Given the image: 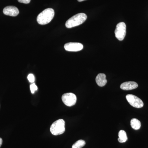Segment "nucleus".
<instances>
[{"label": "nucleus", "mask_w": 148, "mask_h": 148, "mask_svg": "<svg viewBox=\"0 0 148 148\" xmlns=\"http://www.w3.org/2000/svg\"><path fill=\"white\" fill-rule=\"evenodd\" d=\"M3 12L5 15L16 16L19 14V10L16 7L14 6H8L4 8Z\"/></svg>", "instance_id": "6e6552de"}, {"label": "nucleus", "mask_w": 148, "mask_h": 148, "mask_svg": "<svg viewBox=\"0 0 148 148\" xmlns=\"http://www.w3.org/2000/svg\"><path fill=\"white\" fill-rule=\"evenodd\" d=\"M138 84L134 82H127L122 84L120 86L121 89L123 90H131L138 88Z\"/></svg>", "instance_id": "1a4fd4ad"}, {"label": "nucleus", "mask_w": 148, "mask_h": 148, "mask_svg": "<svg viewBox=\"0 0 148 148\" xmlns=\"http://www.w3.org/2000/svg\"><path fill=\"white\" fill-rule=\"evenodd\" d=\"M79 2H82L83 1H85V0H77Z\"/></svg>", "instance_id": "a211bd4d"}, {"label": "nucleus", "mask_w": 148, "mask_h": 148, "mask_svg": "<svg viewBox=\"0 0 148 148\" xmlns=\"http://www.w3.org/2000/svg\"><path fill=\"white\" fill-rule=\"evenodd\" d=\"M86 145L85 142L83 140H78L72 146V148H82Z\"/></svg>", "instance_id": "ddd939ff"}, {"label": "nucleus", "mask_w": 148, "mask_h": 148, "mask_svg": "<svg viewBox=\"0 0 148 148\" xmlns=\"http://www.w3.org/2000/svg\"><path fill=\"white\" fill-rule=\"evenodd\" d=\"M96 83L99 86L103 87L106 85L107 83V80L106 79V75L105 74L100 73L98 74L95 79Z\"/></svg>", "instance_id": "9d476101"}, {"label": "nucleus", "mask_w": 148, "mask_h": 148, "mask_svg": "<svg viewBox=\"0 0 148 148\" xmlns=\"http://www.w3.org/2000/svg\"><path fill=\"white\" fill-rule=\"evenodd\" d=\"M66 50L69 51H78L82 50L83 45L78 42H69L64 45Z\"/></svg>", "instance_id": "0eeeda50"}, {"label": "nucleus", "mask_w": 148, "mask_h": 148, "mask_svg": "<svg viewBox=\"0 0 148 148\" xmlns=\"http://www.w3.org/2000/svg\"><path fill=\"white\" fill-rule=\"evenodd\" d=\"M62 100L66 106L71 107L76 103L77 97L76 95L72 92H68L63 94Z\"/></svg>", "instance_id": "39448f33"}, {"label": "nucleus", "mask_w": 148, "mask_h": 148, "mask_svg": "<svg viewBox=\"0 0 148 148\" xmlns=\"http://www.w3.org/2000/svg\"><path fill=\"white\" fill-rule=\"evenodd\" d=\"M18 2L28 4L31 1V0H18Z\"/></svg>", "instance_id": "dca6fc26"}, {"label": "nucleus", "mask_w": 148, "mask_h": 148, "mask_svg": "<svg viewBox=\"0 0 148 148\" xmlns=\"http://www.w3.org/2000/svg\"><path fill=\"white\" fill-rule=\"evenodd\" d=\"M126 98L129 104L134 108H140L144 106L143 101L135 95L128 94L126 95Z\"/></svg>", "instance_id": "423d86ee"}, {"label": "nucleus", "mask_w": 148, "mask_h": 148, "mask_svg": "<svg viewBox=\"0 0 148 148\" xmlns=\"http://www.w3.org/2000/svg\"><path fill=\"white\" fill-rule=\"evenodd\" d=\"M119 142L120 143H124L127 141V137L126 132L123 130H121L119 132Z\"/></svg>", "instance_id": "9b49d317"}, {"label": "nucleus", "mask_w": 148, "mask_h": 148, "mask_svg": "<svg viewBox=\"0 0 148 148\" xmlns=\"http://www.w3.org/2000/svg\"><path fill=\"white\" fill-rule=\"evenodd\" d=\"M130 125L133 129L135 130H139L141 127V122L136 119H132L130 121Z\"/></svg>", "instance_id": "f8f14e48"}, {"label": "nucleus", "mask_w": 148, "mask_h": 148, "mask_svg": "<svg viewBox=\"0 0 148 148\" xmlns=\"http://www.w3.org/2000/svg\"><path fill=\"white\" fill-rule=\"evenodd\" d=\"M65 121L62 119H58L53 123L50 127V132L53 135L63 134L65 131Z\"/></svg>", "instance_id": "7ed1b4c3"}, {"label": "nucleus", "mask_w": 148, "mask_h": 148, "mask_svg": "<svg viewBox=\"0 0 148 148\" xmlns=\"http://www.w3.org/2000/svg\"><path fill=\"white\" fill-rule=\"evenodd\" d=\"M28 79L30 82L33 83L34 82L35 77L34 76V75L32 74H29V75L28 76Z\"/></svg>", "instance_id": "2eb2a0df"}, {"label": "nucleus", "mask_w": 148, "mask_h": 148, "mask_svg": "<svg viewBox=\"0 0 148 148\" xmlns=\"http://www.w3.org/2000/svg\"><path fill=\"white\" fill-rule=\"evenodd\" d=\"M54 16V11L53 9H46L38 15L37 22L40 25H45L52 20Z\"/></svg>", "instance_id": "f257e3e1"}, {"label": "nucleus", "mask_w": 148, "mask_h": 148, "mask_svg": "<svg viewBox=\"0 0 148 148\" xmlns=\"http://www.w3.org/2000/svg\"><path fill=\"white\" fill-rule=\"evenodd\" d=\"M126 32V26L123 22H120L117 24L115 30V35L117 39L122 41L124 39Z\"/></svg>", "instance_id": "20e7f679"}, {"label": "nucleus", "mask_w": 148, "mask_h": 148, "mask_svg": "<svg viewBox=\"0 0 148 148\" xmlns=\"http://www.w3.org/2000/svg\"><path fill=\"white\" fill-rule=\"evenodd\" d=\"M87 18V15L85 13H80L77 14L72 16L66 21V26L67 28H73V27L79 26L83 24Z\"/></svg>", "instance_id": "f03ea898"}, {"label": "nucleus", "mask_w": 148, "mask_h": 148, "mask_svg": "<svg viewBox=\"0 0 148 148\" xmlns=\"http://www.w3.org/2000/svg\"><path fill=\"white\" fill-rule=\"evenodd\" d=\"M30 89L32 93H34L35 91L38 90V87L35 83H32L30 85Z\"/></svg>", "instance_id": "4468645a"}, {"label": "nucleus", "mask_w": 148, "mask_h": 148, "mask_svg": "<svg viewBox=\"0 0 148 148\" xmlns=\"http://www.w3.org/2000/svg\"><path fill=\"white\" fill-rule=\"evenodd\" d=\"M3 143V140L1 138H0V147H1V146L2 144Z\"/></svg>", "instance_id": "f3484780"}]
</instances>
